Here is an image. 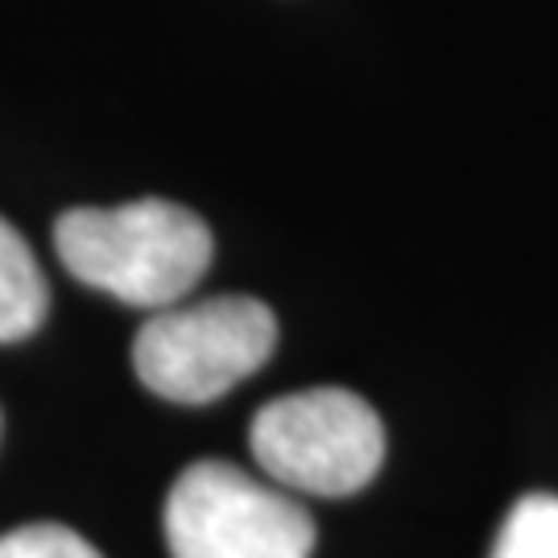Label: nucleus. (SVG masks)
I'll use <instances>...</instances> for the list:
<instances>
[{
	"mask_svg": "<svg viewBox=\"0 0 558 558\" xmlns=\"http://www.w3.org/2000/svg\"><path fill=\"white\" fill-rule=\"evenodd\" d=\"M54 253L92 290L145 311L174 306L211 265L207 223L179 203L75 207L54 223Z\"/></svg>",
	"mask_w": 558,
	"mask_h": 558,
	"instance_id": "obj_1",
	"label": "nucleus"
},
{
	"mask_svg": "<svg viewBox=\"0 0 558 558\" xmlns=\"http://www.w3.org/2000/svg\"><path fill=\"white\" fill-rule=\"evenodd\" d=\"M278 348L274 311L244 294L195 306H161L133 339L141 385L174 405H207L269 364Z\"/></svg>",
	"mask_w": 558,
	"mask_h": 558,
	"instance_id": "obj_2",
	"label": "nucleus"
},
{
	"mask_svg": "<svg viewBox=\"0 0 558 558\" xmlns=\"http://www.w3.org/2000/svg\"><path fill=\"white\" fill-rule=\"evenodd\" d=\"M248 447L260 472L281 488L352 497L385 463V426L360 393L323 385L260 405Z\"/></svg>",
	"mask_w": 558,
	"mask_h": 558,
	"instance_id": "obj_3",
	"label": "nucleus"
},
{
	"mask_svg": "<svg viewBox=\"0 0 558 558\" xmlns=\"http://www.w3.org/2000/svg\"><path fill=\"white\" fill-rule=\"evenodd\" d=\"M170 558H311L315 521L281 488L220 459L191 463L166 497Z\"/></svg>",
	"mask_w": 558,
	"mask_h": 558,
	"instance_id": "obj_4",
	"label": "nucleus"
},
{
	"mask_svg": "<svg viewBox=\"0 0 558 558\" xmlns=\"http://www.w3.org/2000/svg\"><path fill=\"white\" fill-rule=\"evenodd\" d=\"M46 306H50V290L34 248L0 216V343L34 336L46 319Z\"/></svg>",
	"mask_w": 558,
	"mask_h": 558,
	"instance_id": "obj_5",
	"label": "nucleus"
},
{
	"mask_svg": "<svg viewBox=\"0 0 558 558\" xmlns=\"http://www.w3.org/2000/svg\"><path fill=\"white\" fill-rule=\"evenodd\" d=\"M493 558H558V497H521L500 525Z\"/></svg>",
	"mask_w": 558,
	"mask_h": 558,
	"instance_id": "obj_6",
	"label": "nucleus"
},
{
	"mask_svg": "<svg viewBox=\"0 0 558 558\" xmlns=\"http://www.w3.org/2000/svg\"><path fill=\"white\" fill-rule=\"evenodd\" d=\"M0 558H104L92 542L66 530L59 521H38L21 525L13 534L0 538Z\"/></svg>",
	"mask_w": 558,
	"mask_h": 558,
	"instance_id": "obj_7",
	"label": "nucleus"
}]
</instances>
